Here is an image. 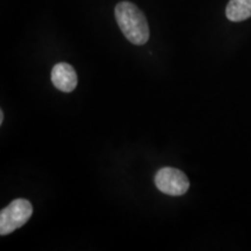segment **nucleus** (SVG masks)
Returning a JSON list of instances; mask_svg holds the SVG:
<instances>
[{"mask_svg":"<svg viewBox=\"0 0 251 251\" xmlns=\"http://www.w3.org/2000/svg\"><path fill=\"white\" fill-rule=\"evenodd\" d=\"M115 19L122 34L130 43L142 46L148 42V21L136 5L129 1L119 2L115 6Z\"/></svg>","mask_w":251,"mask_h":251,"instance_id":"nucleus-1","label":"nucleus"},{"mask_svg":"<svg viewBox=\"0 0 251 251\" xmlns=\"http://www.w3.org/2000/svg\"><path fill=\"white\" fill-rule=\"evenodd\" d=\"M33 215V206L27 199H15L0 212V235L5 236L23 227Z\"/></svg>","mask_w":251,"mask_h":251,"instance_id":"nucleus-2","label":"nucleus"},{"mask_svg":"<svg viewBox=\"0 0 251 251\" xmlns=\"http://www.w3.org/2000/svg\"><path fill=\"white\" fill-rule=\"evenodd\" d=\"M226 17L233 23L251 18V0H230L226 7Z\"/></svg>","mask_w":251,"mask_h":251,"instance_id":"nucleus-5","label":"nucleus"},{"mask_svg":"<svg viewBox=\"0 0 251 251\" xmlns=\"http://www.w3.org/2000/svg\"><path fill=\"white\" fill-rule=\"evenodd\" d=\"M2 122H4V113L1 111L0 112V125H2Z\"/></svg>","mask_w":251,"mask_h":251,"instance_id":"nucleus-6","label":"nucleus"},{"mask_svg":"<svg viewBox=\"0 0 251 251\" xmlns=\"http://www.w3.org/2000/svg\"><path fill=\"white\" fill-rule=\"evenodd\" d=\"M155 185L162 193L179 197L188 191L190 180L183 171L166 166V168H162L157 171L155 176Z\"/></svg>","mask_w":251,"mask_h":251,"instance_id":"nucleus-3","label":"nucleus"},{"mask_svg":"<svg viewBox=\"0 0 251 251\" xmlns=\"http://www.w3.org/2000/svg\"><path fill=\"white\" fill-rule=\"evenodd\" d=\"M51 81L56 89L69 93L76 89L78 77L76 71L69 63H57L51 70Z\"/></svg>","mask_w":251,"mask_h":251,"instance_id":"nucleus-4","label":"nucleus"}]
</instances>
